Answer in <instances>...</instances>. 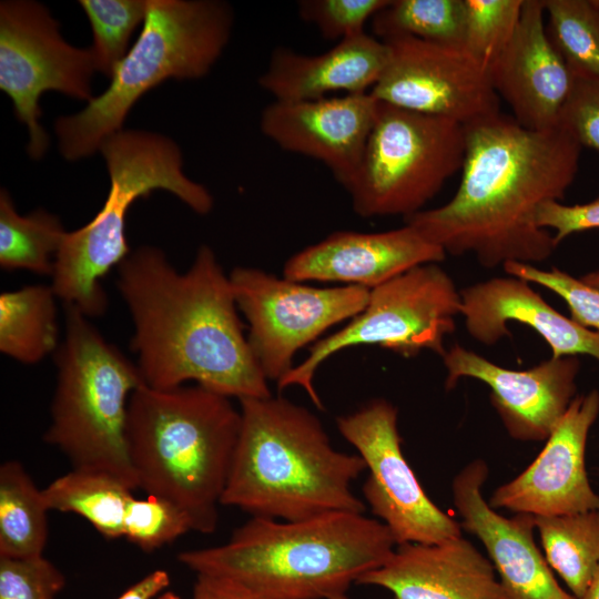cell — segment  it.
<instances>
[{"label": "cell", "instance_id": "cell-1", "mask_svg": "<svg viewBox=\"0 0 599 599\" xmlns=\"http://www.w3.org/2000/svg\"><path fill=\"white\" fill-rule=\"evenodd\" d=\"M461 180L445 204L404 219L455 256L486 268L536 264L557 247L537 224L541 204L561 202L573 183L582 146L561 124L529 130L500 112L465 124Z\"/></svg>", "mask_w": 599, "mask_h": 599}, {"label": "cell", "instance_id": "cell-2", "mask_svg": "<svg viewBox=\"0 0 599 599\" xmlns=\"http://www.w3.org/2000/svg\"><path fill=\"white\" fill-rule=\"evenodd\" d=\"M116 271L133 322L131 349L146 386L195 382L238 400L272 395L243 333L230 276L210 246L201 245L183 273L149 245L131 252Z\"/></svg>", "mask_w": 599, "mask_h": 599}, {"label": "cell", "instance_id": "cell-3", "mask_svg": "<svg viewBox=\"0 0 599 599\" xmlns=\"http://www.w3.org/2000/svg\"><path fill=\"white\" fill-rule=\"evenodd\" d=\"M396 546L382 521L332 511L292 521L252 517L224 545L186 550L177 560L267 599H329L384 565Z\"/></svg>", "mask_w": 599, "mask_h": 599}, {"label": "cell", "instance_id": "cell-4", "mask_svg": "<svg viewBox=\"0 0 599 599\" xmlns=\"http://www.w3.org/2000/svg\"><path fill=\"white\" fill-rule=\"evenodd\" d=\"M240 412L221 505L287 521L332 511L365 512L352 483L366 465L358 454L335 449L316 415L273 395L240 399Z\"/></svg>", "mask_w": 599, "mask_h": 599}, {"label": "cell", "instance_id": "cell-5", "mask_svg": "<svg viewBox=\"0 0 599 599\" xmlns=\"http://www.w3.org/2000/svg\"><path fill=\"white\" fill-rule=\"evenodd\" d=\"M241 429L231 398L200 385L155 389L130 397L129 457L139 489L182 508L193 530L212 534Z\"/></svg>", "mask_w": 599, "mask_h": 599}, {"label": "cell", "instance_id": "cell-6", "mask_svg": "<svg viewBox=\"0 0 599 599\" xmlns=\"http://www.w3.org/2000/svg\"><path fill=\"white\" fill-rule=\"evenodd\" d=\"M99 150L110 176L108 196L89 223L67 233L51 277L58 298L89 318L102 316L108 307L101 278L131 253L125 217L135 200L165 190L203 215L214 203L206 187L186 177L181 151L166 136L121 130L108 136Z\"/></svg>", "mask_w": 599, "mask_h": 599}, {"label": "cell", "instance_id": "cell-7", "mask_svg": "<svg viewBox=\"0 0 599 599\" xmlns=\"http://www.w3.org/2000/svg\"><path fill=\"white\" fill-rule=\"evenodd\" d=\"M232 11L215 0H148L141 33L118 64L108 89L55 121L62 155L90 156L122 125L138 100L163 81L204 77L222 54Z\"/></svg>", "mask_w": 599, "mask_h": 599}, {"label": "cell", "instance_id": "cell-8", "mask_svg": "<svg viewBox=\"0 0 599 599\" xmlns=\"http://www.w3.org/2000/svg\"><path fill=\"white\" fill-rule=\"evenodd\" d=\"M64 325L53 354L57 385L43 439L72 468L103 471L139 489L126 420L131 395L145 385L140 369L75 306L64 304Z\"/></svg>", "mask_w": 599, "mask_h": 599}, {"label": "cell", "instance_id": "cell-9", "mask_svg": "<svg viewBox=\"0 0 599 599\" xmlns=\"http://www.w3.org/2000/svg\"><path fill=\"white\" fill-rule=\"evenodd\" d=\"M465 150L464 124L378 101L361 164L345 189L354 212L406 219L423 211L461 170Z\"/></svg>", "mask_w": 599, "mask_h": 599}, {"label": "cell", "instance_id": "cell-10", "mask_svg": "<svg viewBox=\"0 0 599 599\" xmlns=\"http://www.w3.org/2000/svg\"><path fill=\"white\" fill-rule=\"evenodd\" d=\"M460 306V291L437 263L414 267L372 288L366 307L339 331L314 343L307 357L277 382V387L298 385L323 408L314 376L325 361L343 349L376 345L407 358L425 349L443 357L445 338L456 329Z\"/></svg>", "mask_w": 599, "mask_h": 599}, {"label": "cell", "instance_id": "cell-11", "mask_svg": "<svg viewBox=\"0 0 599 599\" xmlns=\"http://www.w3.org/2000/svg\"><path fill=\"white\" fill-rule=\"evenodd\" d=\"M229 276L248 323L251 349L267 380L276 383L293 369L297 351L359 314L370 292L353 285L309 286L255 267H235Z\"/></svg>", "mask_w": 599, "mask_h": 599}, {"label": "cell", "instance_id": "cell-12", "mask_svg": "<svg viewBox=\"0 0 599 599\" xmlns=\"http://www.w3.org/2000/svg\"><path fill=\"white\" fill-rule=\"evenodd\" d=\"M97 71L89 49L63 40L59 23L41 3L27 0L0 4V89L12 101L17 119L29 131L28 153L44 155L49 138L40 124V98L58 91L89 102Z\"/></svg>", "mask_w": 599, "mask_h": 599}, {"label": "cell", "instance_id": "cell-13", "mask_svg": "<svg viewBox=\"0 0 599 599\" xmlns=\"http://www.w3.org/2000/svg\"><path fill=\"white\" fill-rule=\"evenodd\" d=\"M397 418V408L383 398L337 418L341 435L366 465V502L397 545L460 537L461 526L429 499L404 457Z\"/></svg>", "mask_w": 599, "mask_h": 599}, {"label": "cell", "instance_id": "cell-14", "mask_svg": "<svg viewBox=\"0 0 599 599\" xmlns=\"http://www.w3.org/2000/svg\"><path fill=\"white\" fill-rule=\"evenodd\" d=\"M383 41L389 59L370 91L376 100L464 125L500 112L488 69L463 48L406 35Z\"/></svg>", "mask_w": 599, "mask_h": 599}, {"label": "cell", "instance_id": "cell-15", "mask_svg": "<svg viewBox=\"0 0 599 599\" xmlns=\"http://www.w3.org/2000/svg\"><path fill=\"white\" fill-rule=\"evenodd\" d=\"M441 358L447 370L445 388L453 389L465 377L485 383L506 430L517 440H547L577 396L578 356H550L531 368L515 370L454 344Z\"/></svg>", "mask_w": 599, "mask_h": 599}, {"label": "cell", "instance_id": "cell-16", "mask_svg": "<svg viewBox=\"0 0 599 599\" xmlns=\"http://www.w3.org/2000/svg\"><path fill=\"white\" fill-rule=\"evenodd\" d=\"M598 416L599 392L577 395L540 454L520 475L494 491L490 507L532 516L599 509V495L586 470L587 438Z\"/></svg>", "mask_w": 599, "mask_h": 599}, {"label": "cell", "instance_id": "cell-17", "mask_svg": "<svg viewBox=\"0 0 599 599\" xmlns=\"http://www.w3.org/2000/svg\"><path fill=\"white\" fill-rule=\"evenodd\" d=\"M377 110L370 92L273 100L262 111L260 129L281 149L322 162L346 189L361 164Z\"/></svg>", "mask_w": 599, "mask_h": 599}, {"label": "cell", "instance_id": "cell-18", "mask_svg": "<svg viewBox=\"0 0 599 599\" xmlns=\"http://www.w3.org/2000/svg\"><path fill=\"white\" fill-rule=\"evenodd\" d=\"M487 476L484 460L469 463L453 480V499L461 528L486 548L506 599H577L558 585L536 546L535 516L516 514L506 518L484 499L481 487Z\"/></svg>", "mask_w": 599, "mask_h": 599}, {"label": "cell", "instance_id": "cell-19", "mask_svg": "<svg viewBox=\"0 0 599 599\" xmlns=\"http://www.w3.org/2000/svg\"><path fill=\"white\" fill-rule=\"evenodd\" d=\"M488 72L520 125L536 131L559 125L573 74L547 33L542 0H524L517 28Z\"/></svg>", "mask_w": 599, "mask_h": 599}, {"label": "cell", "instance_id": "cell-20", "mask_svg": "<svg viewBox=\"0 0 599 599\" xmlns=\"http://www.w3.org/2000/svg\"><path fill=\"white\" fill-rule=\"evenodd\" d=\"M446 258L445 251L414 226L385 232L339 231L306 246L284 264L283 276L375 288L403 273Z\"/></svg>", "mask_w": 599, "mask_h": 599}, {"label": "cell", "instance_id": "cell-21", "mask_svg": "<svg viewBox=\"0 0 599 599\" xmlns=\"http://www.w3.org/2000/svg\"><path fill=\"white\" fill-rule=\"evenodd\" d=\"M356 583L385 588L395 599H506L491 561L461 536L397 545Z\"/></svg>", "mask_w": 599, "mask_h": 599}, {"label": "cell", "instance_id": "cell-22", "mask_svg": "<svg viewBox=\"0 0 599 599\" xmlns=\"http://www.w3.org/2000/svg\"><path fill=\"white\" fill-rule=\"evenodd\" d=\"M460 300L465 328L483 345L510 336L508 323L517 322L537 332L552 357L588 355L599 362V333L556 311L522 278L493 277L475 283L460 291Z\"/></svg>", "mask_w": 599, "mask_h": 599}, {"label": "cell", "instance_id": "cell-23", "mask_svg": "<svg viewBox=\"0 0 599 599\" xmlns=\"http://www.w3.org/2000/svg\"><path fill=\"white\" fill-rule=\"evenodd\" d=\"M389 59L385 41L366 32L346 38L321 54L273 50L258 84L276 101L326 98L331 92H370Z\"/></svg>", "mask_w": 599, "mask_h": 599}, {"label": "cell", "instance_id": "cell-24", "mask_svg": "<svg viewBox=\"0 0 599 599\" xmlns=\"http://www.w3.org/2000/svg\"><path fill=\"white\" fill-rule=\"evenodd\" d=\"M52 286L28 285L0 294V352L32 365L54 354L59 324Z\"/></svg>", "mask_w": 599, "mask_h": 599}, {"label": "cell", "instance_id": "cell-25", "mask_svg": "<svg viewBox=\"0 0 599 599\" xmlns=\"http://www.w3.org/2000/svg\"><path fill=\"white\" fill-rule=\"evenodd\" d=\"M42 490L49 510L79 515L108 539L123 537L125 510L134 496L112 475L72 468Z\"/></svg>", "mask_w": 599, "mask_h": 599}, {"label": "cell", "instance_id": "cell-26", "mask_svg": "<svg viewBox=\"0 0 599 599\" xmlns=\"http://www.w3.org/2000/svg\"><path fill=\"white\" fill-rule=\"evenodd\" d=\"M49 511L43 490L18 460L0 466V556H42L48 539Z\"/></svg>", "mask_w": 599, "mask_h": 599}, {"label": "cell", "instance_id": "cell-27", "mask_svg": "<svg viewBox=\"0 0 599 599\" xmlns=\"http://www.w3.org/2000/svg\"><path fill=\"white\" fill-rule=\"evenodd\" d=\"M548 565L579 599L599 566V509L535 516Z\"/></svg>", "mask_w": 599, "mask_h": 599}, {"label": "cell", "instance_id": "cell-28", "mask_svg": "<svg viewBox=\"0 0 599 599\" xmlns=\"http://www.w3.org/2000/svg\"><path fill=\"white\" fill-rule=\"evenodd\" d=\"M60 219L39 209L20 215L7 190L0 192V266L51 276L67 235Z\"/></svg>", "mask_w": 599, "mask_h": 599}, {"label": "cell", "instance_id": "cell-29", "mask_svg": "<svg viewBox=\"0 0 599 599\" xmlns=\"http://www.w3.org/2000/svg\"><path fill=\"white\" fill-rule=\"evenodd\" d=\"M370 22L380 40L406 35L443 45H464V0H389Z\"/></svg>", "mask_w": 599, "mask_h": 599}, {"label": "cell", "instance_id": "cell-30", "mask_svg": "<svg viewBox=\"0 0 599 599\" xmlns=\"http://www.w3.org/2000/svg\"><path fill=\"white\" fill-rule=\"evenodd\" d=\"M547 33L573 75L599 79V0H542Z\"/></svg>", "mask_w": 599, "mask_h": 599}, {"label": "cell", "instance_id": "cell-31", "mask_svg": "<svg viewBox=\"0 0 599 599\" xmlns=\"http://www.w3.org/2000/svg\"><path fill=\"white\" fill-rule=\"evenodd\" d=\"M93 34L90 48L97 71L112 77L128 53L130 39L144 22L148 0H81Z\"/></svg>", "mask_w": 599, "mask_h": 599}, {"label": "cell", "instance_id": "cell-32", "mask_svg": "<svg viewBox=\"0 0 599 599\" xmlns=\"http://www.w3.org/2000/svg\"><path fill=\"white\" fill-rule=\"evenodd\" d=\"M464 4L463 49L489 69L511 39L524 0H464Z\"/></svg>", "mask_w": 599, "mask_h": 599}, {"label": "cell", "instance_id": "cell-33", "mask_svg": "<svg viewBox=\"0 0 599 599\" xmlns=\"http://www.w3.org/2000/svg\"><path fill=\"white\" fill-rule=\"evenodd\" d=\"M190 530V516L164 498L148 495L144 499L133 497L128 504L123 537L143 551L159 549Z\"/></svg>", "mask_w": 599, "mask_h": 599}, {"label": "cell", "instance_id": "cell-34", "mask_svg": "<svg viewBox=\"0 0 599 599\" xmlns=\"http://www.w3.org/2000/svg\"><path fill=\"white\" fill-rule=\"evenodd\" d=\"M502 268L510 276L554 292L569 307L572 321L599 333V290L557 267L541 270L532 264L509 262L504 264Z\"/></svg>", "mask_w": 599, "mask_h": 599}, {"label": "cell", "instance_id": "cell-35", "mask_svg": "<svg viewBox=\"0 0 599 599\" xmlns=\"http://www.w3.org/2000/svg\"><path fill=\"white\" fill-rule=\"evenodd\" d=\"M389 0H301L297 13L301 20L314 26L327 40L342 41L365 32V24Z\"/></svg>", "mask_w": 599, "mask_h": 599}, {"label": "cell", "instance_id": "cell-36", "mask_svg": "<svg viewBox=\"0 0 599 599\" xmlns=\"http://www.w3.org/2000/svg\"><path fill=\"white\" fill-rule=\"evenodd\" d=\"M65 585L63 573L42 556H0V599H54Z\"/></svg>", "mask_w": 599, "mask_h": 599}, {"label": "cell", "instance_id": "cell-37", "mask_svg": "<svg viewBox=\"0 0 599 599\" xmlns=\"http://www.w3.org/2000/svg\"><path fill=\"white\" fill-rule=\"evenodd\" d=\"M559 124L565 126L582 148L599 153V79L573 75V85Z\"/></svg>", "mask_w": 599, "mask_h": 599}, {"label": "cell", "instance_id": "cell-38", "mask_svg": "<svg viewBox=\"0 0 599 599\" xmlns=\"http://www.w3.org/2000/svg\"><path fill=\"white\" fill-rule=\"evenodd\" d=\"M537 224L554 231L556 245L573 233L599 229V196L585 204L567 205L550 201L540 205Z\"/></svg>", "mask_w": 599, "mask_h": 599}, {"label": "cell", "instance_id": "cell-39", "mask_svg": "<svg viewBox=\"0 0 599 599\" xmlns=\"http://www.w3.org/2000/svg\"><path fill=\"white\" fill-rule=\"evenodd\" d=\"M192 599H267L230 578L196 573Z\"/></svg>", "mask_w": 599, "mask_h": 599}, {"label": "cell", "instance_id": "cell-40", "mask_svg": "<svg viewBox=\"0 0 599 599\" xmlns=\"http://www.w3.org/2000/svg\"><path fill=\"white\" fill-rule=\"evenodd\" d=\"M169 583V573L163 569H158L135 582L118 599H153L162 593Z\"/></svg>", "mask_w": 599, "mask_h": 599}, {"label": "cell", "instance_id": "cell-41", "mask_svg": "<svg viewBox=\"0 0 599 599\" xmlns=\"http://www.w3.org/2000/svg\"><path fill=\"white\" fill-rule=\"evenodd\" d=\"M579 599H599V566L585 593Z\"/></svg>", "mask_w": 599, "mask_h": 599}, {"label": "cell", "instance_id": "cell-42", "mask_svg": "<svg viewBox=\"0 0 599 599\" xmlns=\"http://www.w3.org/2000/svg\"><path fill=\"white\" fill-rule=\"evenodd\" d=\"M586 284L599 290V270L589 272L580 277Z\"/></svg>", "mask_w": 599, "mask_h": 599}, {"label": "cell", "instance_id": "cell-43", "mask_svg": "<svg viewBox=\"0 0 599 599\" xmlns=\"http://www.w3.org/2000/svg\"><path fill=\"white\" fill-rule=\"evenodd\" d=\"M156 599H180V597L172 591H164Z\"/></svg>", "mask_w": 599, "mask_h": 599}, {"label": "cell", "instance_id": "cell-44", "mask_svg": "<svg viewBox=\"0 0 599 599\" xmlns=\"http://www.w3.org/2000/svg\"><path fill=\"white\" fill-rule=\"evenodd\" d=\"M329 599H349L346 593H343V595H338V596H335V597H332Z\"/></svg>", "mask_w": 599, "mask_h": 599}]
</instances>
